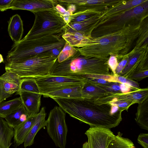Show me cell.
Returning <instances> with one entry per match:
<instances>
[{"label":"cell","instance_id":"1","mask_svg":"<svg viewBox=\"0 0 148 148\" xmlns=\"http://www.w3.org/2000/svg\"><path fill=\"white\" fill-rule=\"evenodd\" d=\"M141 23L129 25L119 30L88 40L79 48L81 55L108 60L110 55L118 62L132 49L138 38Z\"/></svg>","mask_w":148,"mask_h":148},{"label":"cell","instance_id":"2","mask_svg":"<svg viewBox=\"0 0 148 148\" xmlns=\"http://www.w3.org/2000/svg\"><path fill=\"white\" fill-rule=\"evenodd\" d=\"M71 116L90 125L110 129L122 120L121 111L112 114L109 103H96L94 99L83 98L53 99Z\"/></svg>","mask_w":148,"mask_h":148},{"label":"cell","instance_id":"3","mask_svg":"<svg viewBox=\"0 0 148 148\" xmlns=\"http://www.w3.org/2000/svg\"><path fill=\"white\" fill-rule=\"evenodd\" d=\"M57 59L50 50L18 61L5 60V69L22 79H36L50 75Z\"/></svg>","mask_w":148,"mask_h":148},{"label":"cell","instance_id":"4","mask_svg":"<svg viewBox=\"0 0 148 148\" xmlns=\"http://www.w3.org/2000/svg\"><path fill=\"white\" fill-rule=\"evenodd\" d=\"M62 34L49 35L31 39H22L12 45L5 61H18L55 48L64 47L66 42L61 36Z\"/></svg>","mask_w":148,"mask_h":148},{"label":"cell","instance_id":"5","mask_svg":"<svg viewBox=\"0 0 148 148\" xmlns=\"http://www.w3.org/2000/svg\"><path fill=\"white\" fill-rule=\"evenodd\" d=\"M148 16V0L116 15L100 21L92 32L96 38L121 30L127 26L140 23Z\"/></svg>","mask_w":148,"mask_h":148},{"label":"cell","instance_id":"6","mask_svg":"<svg viewBox=\"0 0 148 148\" xmlns=\"http://www.w3.org/2000/svg\"><path fill=\"white\" fill-rule=\"evenodd\" d=\"M33 13L35 17L33 25L23 39H31L63 32L62 29L66 23L54 9Z\"/></svg>","mask_w":148,"mask_h":148},{"label":"cell","instance_id":"7","mask_svg":"<svg viewBox=\"0 0 148 148\" xmlns=\"http://www.w3.org/2000/svg\"><path fill=\"white\" fill-rule=\"evenodd\" d=\"M65 112L56 106L50 111L46 120L47 133L56 146L65 148L68 130L65 121Z\"/></svg>","mask_w":148,"mask_h":148},{"label":"cell","instance_id":"8","mask_svg":"<svg viewBox=\"0 0 148 148\" xmlns=\"http://www.w3.org/2000/svg\"><path fill=\"white\" fill-rule=\"evenodd\" d=\"M40 93L43 96L65 88L79 86L87 81L83 76H61L49 75L35 79Z\"/></svg>","mask_w":148,"mask_h":148},{"label":"cell","instance_id":"9","mask_svg":"<svg viewBox=\"0 0 148 148\" xmlns=\"http://www.w3.org/2000/svg\"><path fill=\"white\" fill-rule=\"evenodd\" d=\"M90 148H107L115 135L110 129L90 127L86 132Z\"/></svg>","mask_w":148,"mask_h":148},{"label":"cell","instance_id":"10","mask_svg":"<svg viewBox=\"0 0 148 148\" xmlns=\"http://www.w3.org/2000/svg\"><path fill=\"white\" fill-rule=\"evenodd\" d=\"M119 1L118 0H57L58 4L61 5H67L70 4L75 5V12L88 9H94L101 13Z\"/></svg>","mask_w":148,"mask_h":148},{"label":"cell","instance_id":"11","mask_svg":"<svg viewBox=\"0 0 148 148\" xmlns=\"http://www.w3.org/2000/svg\"><path fill=\"white\" fill-rule=\"evenodd\" d=\"M55 0H13L10 9L29 11L32 13L54 9L58 4Z\"/></svg>","mask_w":148,"mask_h":148},{"label":"cell","instance_id":"12","mask_svg":"<svg viewBox=\"0 0 148 148\" xmlns=\"http://www.w3.org/2000/svg\"><path fill=\"white\" fill-rule=\"evenodd\" d=\"M101 14L81 22H70L63 28V33L79 32L88 38H91L92 32L100 22Z\"/></svg>","mask_w":148,"mask_h":148},{"label":"cell","instance_id":"13","mask_svg":"<svg viewBox=\"0 0 148 148\" xmlns=\"http://www.w3.org/2000/svg\"><path fill=\"white\" fill-rule=\"evenodd\" d=\"M114 98L117 100L131 102L133 104H139L148 98V88H140L126 93H112L101 98V100L103 103H107Z\"/></svg>","mask_w":148,"mask_h":148},{"label":"cell","instance_id":"14","mask_svg":"<svg viewBox=\"0 0 148 148\" xmlns=\"http://www.w3.org/2000/svg\"><path fill=\"white\" fill-rule=\"evenodd\" d=\"M147 46L142 47L134 51L131 50L128 54L129 57L127 63L118 75L128 78L133 74L145 56L148 54Z\"/></svg>","mask_w":148,"mask_h":148},{"label":"cell","instance_id":"15","mask_svg":"<svg viewBox=\"0 0 148 148\" xmlns=\"http://www.w3.org/2000/svg\"><path fill=\"white\" fill-rule=\"evenodd\" d=\"M146 0H119L101 13L100 21L112 17L139 5Z\"/></svg>","mask_w":148,"mask_h":148},{"label":"cell","instance_id":"16","mask_svg":"<svg viewBox=\"0 0 148 148\" xmlns=\"http://www.w3.org/2000/svg\"><path fill=\"white\" fill-rule=\"evenodd\" d=\"M37 114L29 115L24 121L13 128L14 146L16 148L24 143L35 121Z\"/></svg>","mask_w":148,"mask_h":148},{"label":"cell","instance_id":"17","mask_svg":"<svg viewBox=\"0 0 148 148\" xmlns=\"http://www.w3.org/2000/svg\"><path fill=\"white\" fill-rule=\"evenodd\" d=\"M19 95L22 104L24 107L29 115L38 114L39 112L41 105V97L40 93L21 92L16 93Z\"/></svg>","mask_w":148,"mask_h":148},{"label":"cell","instance_id":"18","mask_svg":"<svg viewBox=\"0 0 148 148\" xmlns=\"http://www.w3.org/2000/svg\"><path fill=\"white\" fill-rule=\"evenodd\" d=\"M46 115L45 108L42 107L37 114L34 123L23 143L25 148L30 146L33 144L37 133L42 128L46 126Z\"/></svg>","mask_w":148,"mask_h":148},{"label":"cell","instance_id":"19","mask_svg":"<svg viewBox=\"0 0 148 148\" xmlns=\"http://www.w3.org/2000/svg\"><path fill=\"white\" fill-rule=\"evenodd\" d=\"M8 32L11 38L15 43L21 40L23 33V23L20 16L15 14L8 22Z\"/></svg>","mask_w":148,"mask_h":148},{"label":"cell","instance_id":"20","mask_svg":"<svg viewBox=\"0 0 148 148\" xmlns=\"http://www.w3.org/2000/svg\"><path fill=\"white\" fill-rule=\"evenodd\" d=\"M82 98L98 100L112 93L105 88L91 84L87 82L82 86Z\"/></svg>","mask_w":148,"mask_h":148},{"label":"cell","instance_id":"21","mask_svg":"<svg viewBox=\"0 0 148 148\" xmlns=\"http://www.w3.org/2000/svg\"><path fill=\"white\" fill-rule=\"evenodd\" d=\"M82 85L63 88L47 94L43 97L52 99L82 98L81 93Z\"/></svg>","mask_w":148,"mask_h":148},{"label":"cell","instance_id":"22","mask_svg":"<svg viewBox=\"0 0 148 148\" xmlns=\"http://www.w3.org/2000/svg\"><path fill=\"white\" fill-rule=\"evenodd\" d=\"M14 132L13 128L0 117V148H10L12 144Z\"/></svg>","mask_w":148,"mask_h":148},{"label":"cell","instance_id":"23","mask_svg":"<svg viewBox=\"0 0 148 148\" xmlns=\"http://www.w3.org/2000/svg\"><path fill=\"white\" fill-rule=\"evenodd\" d=\"M135 120L141 128L148 130V98L138 104Z\"/></svg>","mask_w":148,"mask_h":148},{"label":"cell","instance_id":"24","mask_svg":"<svg viewBox=\"0 0 148 148\" xmlns=\"http://www.w3.org/2000/svg\"><path fill=\"white\" fill-rule=\"evenodd\" d=\"M29 116L28 113L22 104L5 119L8 125L13 128L25 121Z\"/></svg>","mask_w":148,"mask_h":148},{"label":"cell","instance_id":"25","mask_svg":"<svg viewBox=\"0 0 148 148\" xmlns=\"http://www.w3.org/2000/svg\"><path fill=\"white\" fill-rule=\"evenodd\" d=\"M22 104L20 97L8 101H2L0 103V117L5 118Z\"/></svg>","mask_w":148,"mask_h":148},{"label":"cell","instance_id":"26","mask_svg":"<svg viewBox=\"0 0 148 148\" xmlns=\"http://www.w3.org/2000/svg\"><path fill=\"white\" fill-rule=\"evenodd\" d=\"M61 36L70 45L77 48L81 47L90 38L79 32L63 33Z\"/></svg>","mask_w":148,"mask_h":148},{"label":"cell","instance_id":"27","mask_svg":"<svg viewBox=\"0 0 148 148\" xmlns=\"http://www.w3.org/2000/svg\"><path fill=\"white\" fill-rule=\"evenodd\" d=\"M148 17L141 23L138 38L132 50L134 51L143 46H148Z\"/></svg>","mask_w":148,"mask_h":148},{"label":"cell","instance_id":"28","mask_svg":"<svg viewBox=\"0 0 148 148\" xmlns=\"http://www.w3.org/2000/svg\"><path fill=\"white\" fill-rule=\"evenodd\" d=\"M122 135L119 132L110 142L107 148H135L133 142L128 138L122 137Z\"/></svg>","mask_w":148,"mask_h":148},{"label":"cell","instance_id":"29","mask_svg":"<svg viewBox=\"0 0 148 148\" xmlns=\"http://www.w3.org/2000/svg\"><path fill=\"white\" fill-rule=\"evenodd\" d=\"M101 13L94 9H88L77 12L70 16V22H81Z\"/></svg>","mask_w":148,"mask_h":148},{"label":"cell","instance_id":"30","mask_svg":"<svg viewBox=\"0 0 148 148\" xmlns=\"http://www.w3.org/2000/svg\"><path fill=\"white\" fill-rule=\"evenodd\" d=\"M21 92H27L40 93L39 89L35 79H22L20 82L19 89L16 93Z\"/></svg>","mask_w":148,"mask_h":148},{"label":"cell","instance_id":"31","mask_svg":"<svg viewBox=\"0 0 148 148\" xmlns=\"http://www.w3.org/2000/svg\"><path fill=\"white\" fill-rule=\"evenodd\" d=\"M78 51L77 48L71 46L66 42L57 57V61L59 63L62 62L73 56Z\"/></svg>","mask_w":148,"mask_h":148},{"label":"cell","instance_id":"32","mask_svg":"<svg viewBox=\"0 0 148 148\" xmlns=\"http://www.w3.org/2000/svg\"><path fill=\"white\" fill-rule=\"evenodd\" d=\"M1 80L12 82L20 85L22 79L19 76L15 73L8 71L6 72L0 76Z\"/></svg>","mask_w":148,"mask_h":148},{"label":"cell","instance_id":"33","mask_svg":"<svg viewBox=\"0 0 148 148\" xmlns=\"http://www.w3.org/2000/svg\"><path fill=\"white\" fill-rule=\"evenodd\" d=\"M1 80L3 90L6 94L12 95L18 91L19 85L12 82Z\"/></svg>","mask_w":148,"mask_h":148},{"label":"cell","instance_id":"34","mask_svg":"<svg viewBox=\"0 0 148 148\" xmlns=\"http://www.w3.org/2000/svg\"><path fill=\"white\" fill-rule=\"evenodd\" d=\"M86 78L87 82L95 86L102 87L104 88L110 86L113 82H109L101 78Z\"/></svg>","mask_w":148,"mask_h":148},{"label":"cell","instance_id":"35","mask_svg":"<svg viewBox=\"0 0 148 148\" xmlns=\"http://www.w3.org/2000/svg\"><path fill=\"white\" fill-rule=\"evenodd\" d=\"M107 103L116 105L118 107L119 110L122 112L125 110L127 111L129 107L133 104L131 102L117 100L114 98L112 99Z\"/></svg>","mask_w":148,"mask_h":148},{"label":"cell","instance_id":"36","mask_svg":"<svg viewBox=\"0 0 148 148\" xmlns=\"http://www.w3.org/2000/svg\"><path fill=\"white\" fill-rule=\"evenodd\" d=\"M148 76V70H143L135 71L127 78L134 81H140Z\"/></svg>","mask_w":148,"mask_h":148},{"label":"cell","instance_id":"37","mask_svg":"<svg viewBox=\"0 0 148 148\" xmlns=\"http://www.w3.org/2000/svg\"><path fill=\"white\" fill-rule=\"evenodd\" d=\"M118 61L116 56L114 55H110L108 60V64L113 72V75H115L116 70L118 64Z\"/></svg>","mask_w":148,"mask_h":148},{"label":"cell","instance_id":"38","mask_svg":"<svg viewBox=\"0 0 148 148\" xmlns=\"http://www.w3.org/2000/svg\"><path fill=\"white\" fill-rule=\"evenodd\" d=\"M129 56L128 54L123 56L122 59L119 62L116 70V73L119 75L126 66L128 60Z\"/></svg>","mask_w":148,"mask_h":148},{"label":"cell","instance_id":"39","mask_svg":"<svg viewBox=\"0 0 148 148\" xmlns=\"http://www.w3.org/2000/svg\"><path fill=\"white\" fill-rule=\"evenodd\" d=\"M137 141L143 148H148V134H140L138 136Z\"/></svg>","mask_w":148,"mask_h":148},{"label":"cell","instance_id":"40","mask_svg":"<svg viewBox=\"0 0 148 148\" xmlns=\"http://www.w3.org/2000/svg\"><path fill=\"white\" fill-rule=\"evenodd\" d=\"M120 83L113 82L110 86L105 88L108 91L112 93H122L120 90Z\"/></svg>","mask_w":148,"mask_h":148},{"label":"cell","instance_id":"41","mask_svg":"<svg viewBox=\"0 0 148 148\" xmlns=\"http://www.w3.org/2000/svg\"><path fill=\"white\" fill-rule=\"evenodd\" d=\"M13 0H0V11L3 12L10 9Z\"/></svg>","mask_w":148,"mask_h":148},{"label":"cell","instance_id":"42","mask_svg":"<svg viewBox=\"0 0 148 148\" xmlns=\"http://www.w3.org/2000/svg\"><path fill=\"white\" fill-rule=\"evenodd\" d=\"M11 96V95L6 94L4 92L0 76V103L5 100Z\"/></svg>","mask_w":148,"mask_h":148},{"label":"cell","instance_id":"43","mask_svg":"<svg viewBox=\"0 0 148 148\" xmlns=\"http://www.w3.org/2000/svg\"><path fill=\"white\" fill-rule=\"evenodd\" d=\"M119 86L122 93H127L132 91V88L126 84L120 83Z\"/></svg>","mask_w":148,"mask_h":148},{"label":"cell","instance_id":"44","mask_svg":"<svg viewBox=\"0 0 148 148\" xmlns=\"http://www.w3.org/2000/svg\"><path fill=\"white\" fill-rule=\"evenodd\" d=\"M54 9L61 16L66 11V10L62 5L58 4L55 7Z\"/></svg>","mask_w":148,"mask_h":148},{"label":"cell","instance_id":"45","mask_svg":"<svg viewBox=\"0 0 148 148\" xmlns=\"http://www.w3.org/2000/svg\"><path fill=\"white\" fill-rule=\"evenodd\" d=\"M111 105L110 113L112 114H115L121 111L116 105L113 104H110Z\"/></svg>","mask_w":148,"mask_h":148},{"label":"cell","instance_id":"46","mask_svg":"<svg viewBox=\"0 0 148 148\" xmlns=\"http://www.w3.org/2000/svg\"><path fill=\"white\" fill-rule=\"evenodd\" d=\"M63 47L56 48L50 50L52 53L55 56L58 57Z\"/></svg>","mask_w":148,"mask_h":148},{"label":"cell","instance_id":"47","mask_svg":"<svg viewBox=\"0 0 148 148\" xmlns=\"http://www.w3.org/2000/svg\"><path fill=\"white\" fill-rule=\"evenodd\" d=\"M82 148H90L87 142H85L83 144Z\"/></svg>","mask_w":148,"mask_h":148},{"label":"cell","instance_id":"48","mask_svg":"<svg viewBox=\"0 0 148 148\" xmlns=\"http://www.w3.org/2000/svg\"><path fill=\"white\" fill-rule=\"evenodd\" d=\"M2 62L5 63V61L4 60L2 55L0 54V64Z\"/></svg>","mask_w":148,"mask_h":148}]
</instances>
